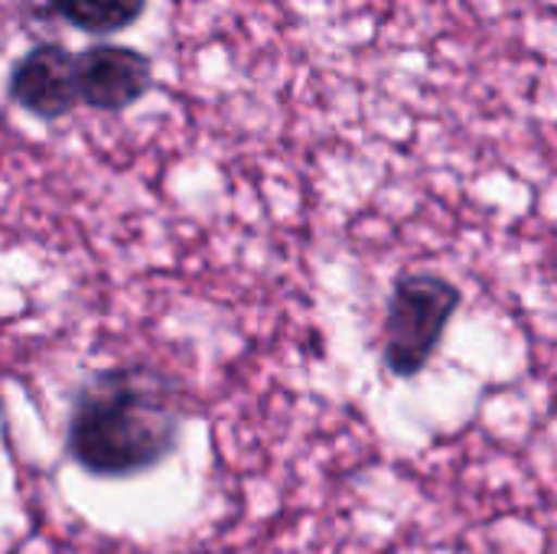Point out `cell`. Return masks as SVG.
Returning a JSON list of instances; mask_svg holds the SVG:
<instances>
[{
	"label": "cell",
	"instance_id": "cell-2",
	"mask_svg": "<svg viewBox=\"0 0 557 554\" xmlns=\"http://www.w3.org/2000/svg\"><path fill=\"white\" fill-rule=\"evenodd\" d=\"M460 307V291L441 274H401L388 297L382 359L395 379L418 376L437 353L450 317Z\"/></svg>",
	"mask_w": 557,
	"mask_h": 554
},
{
	"label": "cell",
	"instance_id": "cell-5",
	"mask_svg": "<svg viewBox=\"0 0 557 554\" xmlns=\"http://www.w3.org/2000/svg\"><path fill=\"white\" fill-rule=\"evenodd\" d=\"M49 10L88 36H111L134 26L144 16L147 0H49Z\"/></svg>",
	"mask_w": 557,
	"mask_h": 554
},
{
	"label": "cell",
	"instance_id": "cell-1",
	"mask_svg": "<svg viewBox=\"0 0 557 554\" xmlns=\"http://www.w3.org/2000/svg\"><path fill=\"white\" fill-rule=\"evenodd\" d=\"M183 389L157 366H114L88 379L69 411V457L108 480L134 477L176 451Z\"/></svg>",
	"mask_w": 557,
	"mask_h": 554
},
{
	"label": "cell",
	"instance_id": "cell-3",
	"mask_svg": "<svg viewBox=\"0 0 557 554\" xmlns=\"http://www.w3.org/2000/svg\"><path fill=\"white\" fill-rule=\"evenodd\" d=\"M10 98L42 121H59L82 101L78 56L59 42L26 49L10 72Z\"/></svg>",
	"mask_w": 557,
	"mask_h": 554
},
{
	"label": "cell",
	"instance_id": "cell-4",
	"mask_svg": "<svg viewBox=\"0 0 557 554\" xmlns=\"http://www.w3.org/2000/svg\"><path fill=\"white\" fill-rule=\"evenodd\" d=\"M78 85L82 104L95 111H124L150 91L153 69L150 59L131 46L98 42L78 52Z\"/></svg>",
	"mask_w": 557,
	"mask_h": 554
}]
</instances>
